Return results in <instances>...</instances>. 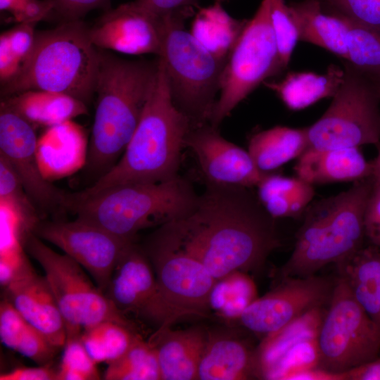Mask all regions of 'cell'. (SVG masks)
<instances>
[{
	"instance_id": "obj_26",
	"label": "cell",
	"mask_w": 380,
	"mask_h": 380,
	"mask_svg": "<svg viewBox=\"0 0 380 380\" xmlns=\"http://www.w3.org/2000/svg\"><path fill=\"white\" fill-rule=\"evenodd\" d=\"M308 148L306 127L275 126L253 134L248 151L258 170L267 174L297 159Z\"/></svg>"
},
{
	"instance_id": "obj_39",
	"label": "cell",
	"mask_w": 380,
	"mask_h": 380,
	"mask_svg": "<svg viewBox=\"0 0 380 380\" xmlns=\"http://www.w3.org/2000/svg\"><path fill=\"white\" fill-rule=\"evenodd\" d=\"M352 21L380 32V0H319Z\"/></svg>"
},
{
	"instance_id": "obj_24",
	"label": "cell",
	"mask_w": 380,
	"mask_h": 380,
	"mask_svg": "<svg viewBox=\"0 0 380 380\" xmlns=\"http://www.w3.org/2000/svg\"><path fill=\"white\" fill-rule=\"evenodd\" d=\"M1 103L33 126L56 127L88 114L87 104L68 94L31 89L2 98Z\"/></svg>"
},
{
	"instance_id": "obj_1",
	"label": "cell",
	"mask_w": 380,
	"mask_h": 380,
	"mask_svg": "<svg viewBox=\"0 0 380 380\" xmlns=\"http://www.w3.org/2000/svg\"><path fill=\"white\" fill-rule=\"evenodd\" d=\"M250 189L206 182L195 209L160 227L215 279L257 270L281 243L276 219Z\"/></svg>"
},
{
	"instance_id": "obj_22",
	"label": "cell",
	"mask_w": 380,
	"mask_h": 380,
	"mask_svg": "<svg viewBox=\"0 0 380 380\" xmlns=\"http://www.w3.org/2000/svg\"><path fill=\"white\" fill-rule=\"evenodd\" d=\"M254 377L258 378L256 349H251L239 338L208 332L197 379L245 380Z\"/></svg>"
},
{
	"instance_id": "obj_38",
	"label": "cell",
	"mask_w": 380,
	"mask_h": 380,
	"mask_svg": "<svg viewBox=\"0 0 380 380\" xmlns=\"http://www.w3.org/2000/svg\"><path fill=\"white\" fill-rule=\"evenodd\" d=\"M270 15L279 57L285 69L299 40L298 32L284 0H270Z\"/></svg>"
},
{
	"instance_id": "obj_6",
	"label": "cell",
	"mask_w": 380,
	"mask_h": 380,
	"mask_svg": "<svg viewBox=\"0 0 380 380\" xmlns=\"http://www.w3.org/2000/svg\"><path fill=\"white\" fill-rule=\"evenodd\" d=\"M101 51L81 20L36 32L35 43L18 75L1 87L3 98L37 89L72 96L87 105L95 95Z\"/></svg>"
},
{
	"instance_id": "obj_51",
	"label": "cell",
	"mask_w": 380,
	"mask_h": 380,
	"mask_svg": "<svg viewBox=\"0 0 380 380\" xmlns=\"http://www.w3.org/2000/svg\"><path fill=\"white\" fill-rule=\"evenodd\" d=\"M376 148L377 150L376 156L372 160V179L374 187L380 193V143L376 146Z\"/></svg>"
},
{
	"instance_id": "obj_20",
	"label": "cell",
	"mask_w": 380,
	"mask_h": 380,
	"mask_svg": "<svg viewBox=\"0 0 380 380\" xmlns=\"http://www.w3.org/2000/svg\"><path fill=\"white\" fill-rule=\"evenodd\" d=\"M293 170L296 177L312 186L353 183L372 177V163L359 147L308 148L296 159Z\"/></svg>"
},
{
	"instance_id": "obj_42",
	"label": "cell",
	"mask_w": 380,
	"mask_h": 380,
	"mask_svg": "<svg viewBox=\"0 0 380 380\" xmlns=\"http://www.w3.org/2000/svg\"><path fill=\"white\" fill-rule=\"evenodd\" d=\"M27 324V322L8 300L4 298L1 300L0 305V336L4 346L15 350Z\"/></svg>"
},
{
	"instance_id": "obj_11",
	"label": "cell",
	"mask_w": 380,
	"mask_h": 380,
	"mask_svg": "<svg viewBox=\"0 0 380 380\" xmlns=\"http://www.w3.org/2000/svg\"><path fill=\"white\" fill-rule=\"evenodd\" d=\"M317 341L318 367L332 372H346L380 355V324L355 300L339 274Z\"/></svg>"
},
{
	"instance_id": "obj_36",
	"label": "cell",
	"mask_w": 380,
	"mask_h": 380,
	"mask_svg": "<svg viewBox=\"0 0 380 380\" xmlns=\"http://www.w3.org/2000/svg\"><path fill=\"white\" fill-rule=\"evenodd\" d=\"M81 335L67 337L62 360L57 369L58 380L100 379L96 362L86 350Z\"/></svg>"
},
{
	"instance_id": "obj_35",
	"label": "cell",
	"mask_w": 380,
	"mask_h": 380,
	"mask_svg": "<svg viewBox=\"0 0 380 380\" xmlns=\"http://www.w3.org/2000/svg\"><path fill=\"white\" fill-rule=\"evenodd\" d=\"M346 48V62L368 76L380 75L379 31L350 20Z\"/></svg>"
},
{
	"instance_id": "obj_16",
	"label": "cell",
	"mask_w": 380,
	"mask_h": 380,
	"mask_svg": "<svg viewBox=\"0 0 380 380\" xmlns=\"http://www.w3.org/2000/svg\"><path fill=\"white\" fill-rule=\"evenodd\" d=\"M163 18L139 7L134 1L104 11L91 26L89 37L102 50L158 56L163 37Z\"/></svg>"
},
{
	"instance_id": "obj_37",
	"label": "cell",
	"mask_w": 380,
	"mask_h": 380,
	"mask_svg": "<svg viewBox=\"0 0 380 380\" xmlns=\"http://www.w3.org/2000/svg\"><path fill=\"white\" fill-rule=\"evenodd\" d=\"M317 338L301 341L288 350L264 374L262 379L286 380L290 374L319 366Z\"/></svg>"
},
{
	"instance_id": "obj_41",
	"label": "cell",
	"mask_w": 380,
	"mask_h": 380,
	"mask_svg": "<svg viewBox=\"0 0 380 380\" xmlns=\"http://www.w3.org/2000/svg\"><path fill=\"white\" fill-rule=\"evenodd\" d=\"M58 349L42 333L28 323L15 351L39 365H46L51 364Z\"/></svg>"
},
{
	"instance_id": "obj_10",
	"label": "cell",
	"mask_w": 380,
	"mask_h": 380,
	"mask_svg": "<svg viewBox=\"0 0 380 380\" xmlns=\"http://www.w3.org/2000/svg\"><path fill=\"white\" fill-rule=\"evenodd\" d=\"M284 69L271 23L270 0H262L228 56L208 122L218 127L254 89Z\"/></svg>"
},
{
	"instance_id": "obj_25",
	"label": "cell",
	"mask_w": 380,
	"mask_h": 380,
	"mask_svg": "<svg viewBox=\"0 0 380 380\" xmlns=\"http://www.w3.org/2000/svg\"><path fill=\"white\" fill-rule=\"evenodd\" d=\"M344 77V69L330 65L324 74L312 72H290L279 81L263 84L277 94L290 110H299L318 101L333 97Z\"/></svg>"
},
{
	"instance_id": "obj_50",
	"label": "cell",
	"mask_w": 380,
	"mask_h": 380,
	"mask_svg": "<svg viewBox=\"0 0 380 380\" xmlns=\"http://www.w3.org/2000/svg\"><path fill=\"white\" fill-rule=\"evenodd\" d=\"M365 230L366 240L380 249V220L365 217Z\"/></svg>"
},
{
	"instance_id": "obj_3",
	"label": "cell",
	"mask_w": 380,
	"mask_h": 380,
	"mask_svg": "<svg viewBox=\"0 0 380 380\" xmlns=\"http://www.w3.org/2000/svg\"><path fill=\"white\" fill-rule=\"evenodd\" d=\"M100 51L96 110L85 168L96 179L110 170L125 151L158 70V58L131 61Z\"/></svg>"
},
{
	"instance_id": "obj_32",
	"label": "cell",
	"mask_w": 380,
	"mask_h": 380,
	"mask_svg": "<svg viewBox=\"0 0 380 380\" xmlns=\"http://www.w3.org/2000/svg\"><path fill=\"white\" fill-rule=\"evenodd\" d=\"M136 329L115 322H103L84 330L81 339L96 363L108 365L121 357L141 336Z\"/></svg>"
},
{
	"instance_id": "obj_28",
	"label": "cell",
	"mask_w": 380,
	"mask_h": 380,
	"mask_svg": "<svg viewBox=\"0 0 380 380\" xmlns=\"http://www.w3.org/2000/svg\"><path fill=\"white\" fill-rule=\"evenodd\" d=\"M256 188L262 206L275 219L303 216L315 194L314 186L299 177L274 172L265 174Z\"/></svg>"
},
{
	"instance_id": "obj_13",
	"label": "cell",
	"mask_w": 380,
	"mask_h": 380,
	"mask_svg": "<svg viewBox=\"0 0 380 380\" xmlns=\"http://www.w3.org/2000/svg\"><path fill=\"white\" fill-rule=\"evenodd\" d=\"M34 234L56 246L84 267L103 292L125 250L135 242L79 217L72 221L42 220Z\"/></svg>"
},
{
	"instance_id": "obj_49",
	"label": "cell",
	"mask_w": 380,
	"mask_h": 380,
	"mask_svg": "<svg viewBox=\"0 0 380 380\" xmlns=\"http://www.w3.org/2000/svg\"><path fill=\"white\" fill-rule=\"evenodd\" d=\"M286 380H347V377L346 372H332L316 367L293 373Z\"/></svg>"
},
{
	"instance_id": "obj_29",
	"label": "cell",
	"mask_w": 380,
	"mask_h": 380,
	"mask_svg": "<svg viewBox=\"0 0 380 380\" xmlns=\"http://www.w3.org/2000/svg\"><path fill=\"white\" fill-rule=\"evenodd\" d=\"M326 310L324 307L314 308L262 338L256 348L258 379H262L267 370L294 345L317 337Z\"/></svg>"
},
{
	"instance_id": "obj_7",
	"label": "cell",
	"mask_w": 380,
	"mask_h": 380,
	"mask_svg": "<svg viewBox=\"0 0 380 380\" xmlns=\"http://www.w3.org/2000/svg\"><path fill=\"white\" fill-rule=\"evenodd\" d=\"M194 10L163 16L160 55L173 103L193 127L209 122L226 61L208 50L184 27Z\"/></svg>"
},
{
	"instance_id": "obj_14",
	"label": "cell",
	"mask_w": 380,
	"mask_h": 380,
	"mask_svg": "<svg viewBox=\"0 0 380 380\" xmlns=\"http://www.w3.org/2000/svg\"><path fill=\"white\" fill-rule=\"evenodd\" d=\"M334 281L315 274L281 278L275 288L253 301L238 321L264 338L305 312L329 304Z\"/></svg>"
},
{
	"instance_id": "obj_48",
	"label": "cell",
	"mask_w": 380,
	"mask_h": 380,
	"mask_svg": "<svg viewBox=\"0 0 380 380\" xmlns=\"http://www.w3.org/2000/svg\"><path fill=\"white\" fill-rule=\"evenodd\" d=\"M347 380H380V355L346 372Z\"/></svg>"
},
{
	"instance_id": "obj_54",
	"label": "cell",
	"mask_w": 380,
	"mask_h": 380,
	"mask_svg": "<svg viewBox=\"0 0 380 380\" xmlns=\"http://www.w3.org/2000/svg\"><path fill=\"white\" fill-rule=\"evenodd\" d=\"M222 1H224V0H216V2H221Z\"/></svg>"
},
{
	"instance_id": "obj_2",
	"label": "cell",
	"mask_w": 380,
	"mask_h": 380,
	"mask_svg": "<svg viewBox=\"0 0 380 380\" xmlns=\"http://www.w3.org/2000/svg\"><path fill=\"white\" fill-rule=\"evenodd\" d=\"M158 58L155 84L125 151L110 170L78 195L91 196L118 186L163 182L179 176L182 150L193 126L173 103L163 63Z\"/></svg>"
},
{
	"instance_id": "obj_52",
	"label": "cell",
	"mask_w": 380,
	"mask_h": 380,
	"mask_svg": "<svg viewBox=\"0 0 380 380\" xmlns=\"http://www.w3.org/2000/svg\"><path fill=\"white\" fill-rule=\"evenodd\" d=\"M369 77L373 81V82H374V85L376 87V89L378 94H379V100H380V75L369 76Z\"/></svg>"
},
{
	"instance_id": "obj_47",
	"label": "cell",
	"mask_w": 380,
	"mask_h": 380,
	"mask_svg": "<svg viewBox=\"0 0 380 380\" xmlns=\"http://www.w3.org/2000/svg\"><path fill=\"white\" fill-rule=\"evenodd\" d=\"M0 380H58L57 369L51 364L37 367H18L0 375Z\"/></svg>"
},
{
	"instance_id": "obj_46",
	"label": "cell",
	"mask_w": 380,
	"mask_h": 380,
	"mask_svg": "<svg viewBox=\"0 0 380 380\" xmlns=\"http://www.w3.org/2000/svg\"><path fill=\"white\" fill-rule=\"evenodd\" d=\"M23 64L12 52L6 34L0 35V83L1 87L11 82L20 72Z\"/></svg>"
},
{
	"instance_id": "obj_30",
	"label": "cell",
	"mask_w": 380,
	"mask_h": 380,
	"mask_svg": "<svg viewBox=\"0 0 380 380\" xmlns=\"http://www.w3.org/2000/svg\"><path fill=\"white\" fill-rule=\"evenodd\" d=\"M246 22L232 18L216 2L199 11L191 32L213 54L227 61Z\"/></svg>"
},
{
	"instance_id": "obj_40",
	"label": "cell",
	"mask_w": 380,
	"mask_h": 380,
	"mask_svg": "<svg viewBox=\"0 0 380 380\" xmlns=\"http://www.w3.org/2000/svg\"><path fill=\"white\" fill-rule=\"evenodd\" d=\"M0 10L17 24H37L53 18V6L48 0H0Z\"/></svg>"
},
{
	"instance_id": "obj_44",
	"label": "cell",
	"mask_w": 380,
	"mask_h": 380,
	"mask_svg": "<svg viewBox=\"0 0 380 380\" xmlns=\"http://www.w3.org/2000/svg\"><path fill=\"white\" fill-rule=\"evenodd\" d=\"M36 25V23H19L4 31L12 52L23 65L33 50L37 32Z\"/></svg>"
},
{
	"instance_id": "obj_19",
	"label": "cell",
	"mask_w": 380,
	"mask_h": 380,
	"mask_svg": "<svg viewBox=\"0 0 380 380\" xmlns=\"http://www.w3.org/2000/svg\"><path fill=\"white\" fill-rule=\"evenodd\" d=\"M8 300L30 325L42 333L56 347H64L66 327L51 287L30 262L5 287Z\"/></svg>"
},
{
	"instance_id": "obj_23",
	"label": "cell",
	"mask_w": 380,
	"mask_h": 380,
	"mask_svg": "<svg viewBox=\"0 0 380 380\" xmlns=\"http://www.w3.org/2000/svg\"><path fill=\"white\" fill-rule=\"evenodd\" d=\"M299 40L320 46L340 58L347 57L346 39L350 20L336 12L326 13L319 0L289 6Z\"/></svg>"
},
{
	"instance_id": "obj_45",
	"label": "cell",
	"mask_w": 380,
	"mask_h": 380,
	"mask_svg": "<svg viewBox=\"0 0 380 380\" xmlns=\"http://www.w3.org/2000/svg\"><path fill=\"white\" fill-rule=\"evenodd\" d=\"M139 7L158 17L173 13L194 10L198 6V0H134Z\"/></svg>"
},
{
	"instance_id": "obj_31",
	"label": "cell",
	"mask_w": 380,
	"mask_h": 380,
	"mask_svg": "<svg viewBox=\"0 0 380 380\" xmlns=\"http://www.w3.org/2000/svg\"><path fill=\"white\" fill-rule=\"evenodd\" d=\"M258 298L253 278L246 272L236 270L216 279L210 292L208 305L217 316L238 321Z\"/></svg>"
},
{
	"instance_id": "obj_12",
	"label": "cell",
	"mask_w": 380,
	"mask_h": 380,
	"mask_svg": "<svg viewBox=\"0 0 380 380\" xmlns=\"http://www.w3.org/2000/svg\"><path fill=\"white\" fill-rule=\"evenodd\" d=\"M143 250L155 272L160 319L172 324L181 317L205 316L216 281L207 268L161 227L150 236Z\"/></svg>"
},
{
	"instance_id": "obj_15",
	"label": "cell",
	"mask_w": 380,
	"mask_h": 380,
	"mask_svg": "<svg viewBox=\"0 0 380 380\" xmlns=\"http://www.w3.org/2000/svg\"><path fill=\"white\" fill-rule=\"evenodd\" d=\"M34 126L4 103L0 105V154L11 163L42 218L65 212L66 194L42 175Z\"/></svg>"
},
{
	"instance_id": "obj_8",
	"label": "cell",
	"mask_w": 380,
	"mask_h": 380,
	"mask_svg": "<svg viewBox=\"0 0 380 380\" xmlns=\"http://www.w3.org/2000/svg\"><path fill=\"white\" fill-rule=\"evenodd\" d=\"M23 248L44 269L64 319L67 337L81 335L107 321L137 329L70 256L54 251L34 233L25 239Z\"/></svg>"
},
{
	"instance_id": "obj_18",
	"label": "cell",
	"mask_w": 380,
	"mask_h": 380,
	"mask_svg": "<svg viewBox=\"0 0 380 380\" xmlns=\"http://www.w3.org/2000/svg\"><path fill=\"white\" fill-rule=\"evenodd\" d=\"M103 293L125 315L132 312L149 320L153 315L158 300L155 272L143 248L135 242L125 250Z\"/></svg>"
},
{
	"instance_id": "obj_9",
	"label": "cell",
	"mask_w": 380,
	"mask_h": 380,
	"mask_svg": "<svg viewBox=\"0 0 380 380\" xmlns=\"http://www.w3.org/2000/svg\"><path fill=\"white\" fill-rule=\"evenodd\" d=\"M324 113L306 127L308 148L360 147L380 143V100L371 78L348 63Z\"/></svg>"
},
{
	"instance_id": "obj_34",
	"label": "cell",
	"mask_w": 380,
	"mask_h": 380,
	"mask_svg": "<svg viewBox=\"0 0 380 380\" xmlns=\"http://www.w3.org/2000/svg\"><path fill=\"white\" fill-rule=\"evenodd\" d=\"M106 380H160L161 374L153 346L138 338L119 359L108 364Z\"/></svg>"
},
{
	"instance_id": "obj_4",
	"label": "cell",
	"mask_w": 380,
	"mask_h": 380,
	"mask_svg": "<svg viewBox=\"0 0 380 380\" xmlns=\"http://www.w3.org/2000/svg\"><path fill=\"white\" fill-rule=\"evenodd\" d=\"M372 189L371 177L336 195L311 202L303 213L293 251L279 270L280 279L314 275L363 247L365 215Z\"/></svg>"
},
{
	"instance_id": "obj_53",
	"label": "cell",
	"mask_w": 380,
	"mask_h": 380,
	"mask_svg": "<svg viewBox=\"0 0 380 380\" xmlns=\"http://www.w3.org/2000/svg\"><path fill=\"white\" fill-rule=\"evenodd\" d=\"M376 298H377V303H378L379 312H380V286H379V288L378 289V291H377Z\"/></svg>"
},
{
	"instance_id": "obj_21",
	"label": "cell",
	"mask_w": 380,
	"mask_h": 380,
	"mask_svg": "<svg viewBox=\"0 0 380 380\" xmlns=\"http://www.w3.org/2000/svg\"><path fill=\"white\" fill-rule=\"evenodd\" d=\"M208 332L201 327L171 330L160 327L151 338L162 380L197 379Z\"/></svg>"
},
{
	"instance_id": "obj_33",
	"label": "cell",
	"mask_w": 380,
	"mask_h": 380,
	"mask_svg": "<svg viewBox=\"0 0 380 380\" xmlns=\"http://www.w3.org/2000/svg\"><path fill=\"white\" fill-rule=\"evenodd\" d=\"M0 204L17 217L26 239L34 233L37 225L43 220L15 170L8 160L1 154Z\"/></svg>"
},
{
	"instance_id": "obj_17",
	"label": "cell",
	"mask_w": 380,
	"mask_h": 380,
	"mask_svg": "<svg viewBox=\"0 0 380 380\" xmlns=\"http://www.w3.org/2000/svg\"><path fill=\"white\" fill-rule=\"evenodd\" d=\"M209 122L192 127L184 146L193 152L206 182L252 188L263 176L248 151L224 139Z\"/></svg>"
},
{
	"instance_id": "obj_27",
	"label": "cell",
	"mask_w": 380,
	"mask_h": 380,
	"mask_svg": "<svg viewBox=\"0 0 380 380\" xmlns=\"http://www.w3.org/2000/svg\"><path fill=\"white\" fill-rule=\"evenodd\" d=\"M360 305L380 324L377 291L380 286V249L365 244L344 261L336 265Z\"/></svg>"
},
{
	"instance_id": "obj_43",
	"label": "cell",
	"mask_w": 380,
	"mask_h": 380,
	"mask_svg": "<svg viewBox=\"0 0 380 380\" xmlns=\"http://www.w3.org/2000/svg\"><path fill=\"white\" fill-rule=\"evenodd\" d=\"M53 6V18L61 22L81 20L87 13L96 8L107 11L111 0H48Z\"/></svg>"
},
{
	"instance_id": "obj_5",
	"label": "cell",
	"mask_w": 380,
	"mask_h": 380,
	"mask_svg": "<svg viewBox=\"0 0 380 380\" xmlns=\"http://www.w3.org/2000/svg\"><path fill=\"white\" fill-rule=\"evenodd\" d=\"M199 195L181 176L151 183L128 184L87 196L66 194L65 211L120 238L135 241L137 233L189 215Z\"/></svg>"
}]
</instances>
